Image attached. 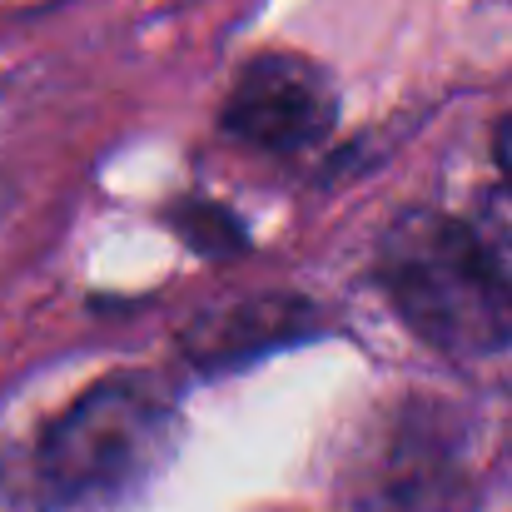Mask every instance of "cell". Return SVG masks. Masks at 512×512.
I'll list each match as a JSON object with an SVG mask.
<instances>
[{
  "instance_id": "obj_3",
  "label": "cell",
  "mask_w": 512,
  "mask_h": 512,
  "mask_svg": "<svg viewBox=\"0 0 512 512\" xmlns=\"http://www.w3.org/2000/svg\"><path fill=\"white\" fill-rule=\"evenodd\" d=\"M334 115H339V100L324 70L309 65L304 55L274 50L239 70L219 125L254 150L294 155V150L319 145L334 130Z\"/></svg>"
},
{
  "instance_id": "obj_6",
  "label": "cell",
  "mask_w": 512,
  "mask_h": 512,
  "mask_svg": "<svg viewBox=\"0 0 512 512\" xmlns=\"http://www.w3.org/2000/svg\"><path fill=\"white\" fill-rule=\"evenodd\" d=\"M170 224L199 249V254H209V259H224V254H239L244 249V229H239V219L229 214V209H219V204H174Z\"/></svg>"
},
{
  "instance_id": "obj_5",
  "label": "cell",
  "mask_w": 512,
  "mask_h": 512,
  "mask_svg": "<svg viewBox=\"0 0 512 512\" xmlns=\"http://www.w3.org/2000/svg\"><path fill=\"white\" fill-rule=\"evenodd\" d=\"M468 229H473L483 259L493 264L498 284L508 289V299H512V189L508 184H503V189H488V194L478 199Z\"/></svg>"
},
{
  "instance_id": "obj_2",
  "label": "cell",
  "mask_w": 512,
  "mask_h": 512,
  "mask_svg": "<svg viewBox=\"0 0 512 512\" xmlns=\"http://www.w3.org/2000/svg\"><path fill=\"white\" fill-rule=\"evenodd\" d=\"M174 428V398L140 373L90 388L40 438L35 468L50 503H110L140 488L170 458Z\"/></svg>"
},
{
  "instance_id": "obj_4",
  "label": "cell",
  "mask_w": 512,
  "mask_h": 512,
  "mask_svg": "<svg viewBox=\"0 0 512 512\" xmlns=\"http://www.w3.org/2000/svg\"><path fill=\"white\" fill-rule=\"evenodd\" d=\"M314 324V309L294 294H269V299H244V304H224L209 309L189 324L184 353L199 368H234L249 363L259 353H274L284 343H299Z\"/></svg>"
},
{
  "instance_id": "obj_7",
  "label": "cell",
  "mask_w": 512,
  "mask_h": 512,
  "mask_svg": "<svg viewBox=\"0 0 512 512\" xmlns=\"http://www.w3.org/2000/svg\"><path fill=\"white\" fill-rule=\"evenodd\" d=\"M493 150H498V165L508 174V189H512V115L498 125V140H493Z\"/></svg>"
},
{
  "instance_id": "obj_1",
  "label": "cell",
  "mask_w": 512,
  "mask_h": 512,
  "mask_svg": "<svg viewBox=\"0 0 512 512\" xmlns=\"http://www.w3.org/2000/svg\"><path fill=\"white\" fill-rule=\"evenodd\" d=\"M378 279L398 319L448 358H483L512 343V299L468 224L408 209L378 244Z\"/></svg>"
}]
</instances>
